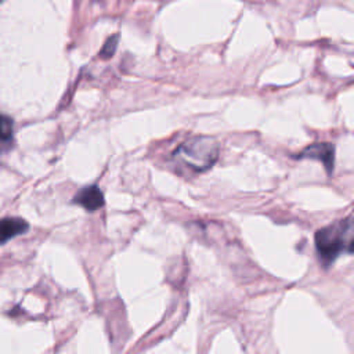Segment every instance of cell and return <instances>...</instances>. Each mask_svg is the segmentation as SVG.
Segmentation results:
<instances>
[{
    "label": "cell",
    "instance_id": "cell-1",
    "mask_svg": "<svg viewBox=\"0 0 354 354\" xmlns=\"http://www.w3.org/2000/svg\"><path fill=\"white\" fill-rule=\"evenodd\" d=\"M315 248L325 264L342 253H354V217L350 216L318 230Z\"/></svg>",
    "mask_w": 354,
    "mask_h": 354
},
{
    "label": "cell",
    "instance_id": "cell-2",
    "mask_svg": "<svg viewBox=\"0 0 354 354\" xmlns=\"http://www.w3.org/2000/svg\"><path fill=\"white\" fill-rule=\"evenodd\" d=\"M174 158L192 171H205L216 163L218 144L212 137H194L177 148Z\"/></svg>",
    "mask_w": 354,
    "mask_h": 354
},
{
    "label": "cell",
    "instance_id": "cell-3",
    "mask_svg": "<svg viewBox=\"0 0 354 354\" xmlns=\"http://www.w3.org/2000/svg\"><path fill=\"white\" fill-rule=\"evenodd\" d=\"M299 158L317 159L324 165L326 173L332 174L335 167V145L330 142H314L306 147L299 153Z\"/></svg>",
    "mask_w": 354,
    "mask_h": 354
},
{
    "label": "cell",
    "instance_id": "cell-4",
    "mask_svg": "<svg viewBox=\"0 0 354 354\" xmlns=\"http://www.w3.org/2000/svg\"><path fill=\"white\" fill-rule=\"evenodd\" d=\"M75 205L82 206L87 212H94L104 206L105 199L101 189L97 185H88L77 191L75 198L72 199Z\"/></svg>",
    "mask_w": 354,
    "mask_h": 354
},
{
    "label": "cell",
    "instance_id": "cell-5",
    "mask_svg": "<svg viewBox=\"0 0 354 354\" xmlns=\"http://www.w3.org/2000/svg\"><path fill=\"white\" fill-rule=\"evenodd\" d=\"M29 230V224L19 217H6L0 220V245Z\"/></svg>",
    "mask_w": 354,
    "mask_h": 354
},
{
    "label": "cell",
    "instance_id": "cell-6",
    "mask_svg": "<svg viewBox=\"0 0 354 354\" xmlns=\"http://www.w3.org/2000/svg\"><path fill=\"white\" fill-rule=\"evenodd\" d=\"M12 140V120L0 113V149Z\"/></svg>",
    "mask_w": 354,
    "mask_h": 354
},
{
    "label": "cell",
    "instance_id": "cell-7",
    "mask_svg": "<svg viewBox=\"0 0 354 354\" xmlns=\"http://www.w3.org/2000/svg\"><path fill=\"white\" fill-rule=\"evenodd\" d=\"M118 39H119V35H112L102 46L101 51H100V57L102 59H109L115 51H116V47H118Z\"/></svg>",
    "mask_w": 354,
    "mask_h": 354
}]
</instances>
